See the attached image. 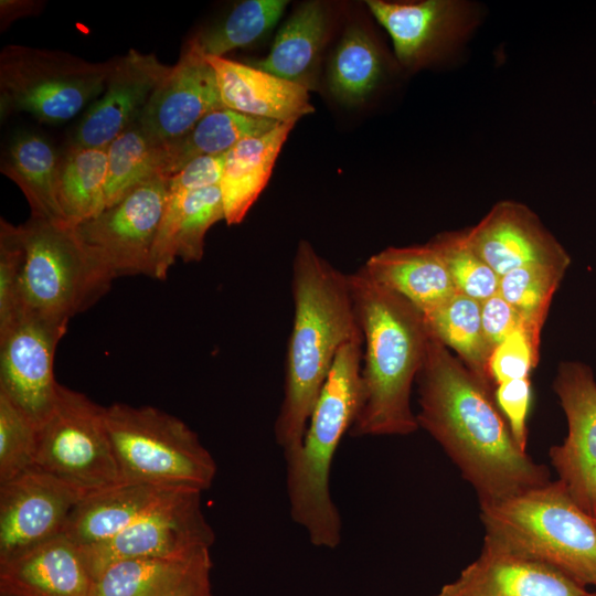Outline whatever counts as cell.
Returning <instances> with one entry per match:
<instances>
[{
  "label": "cell",
  "mask_w": 596,
  "mask_h": 596,
  "mask_svg": "<svg viewBox=\"0 0 596 596\" xmlns=\"http://www.w3.org/2000/svg\"><path fill=\"white\" fill-rule=\"evenodd\" d=\"M416 383L418 427L443 447L476 490L480 504L551 481L549 469L514 441L493 390L432 332Z\"/></svg>",
  "instance_id": "1"
},
{
  "label": "cell",
  "mask_w": 596,
  "mask_h": 596,
  "mask_svg": "<svg viewBox=\"0 0 596 596\" xmlns=\"http://www.w3.org/2000/svg\"><path fill=\"white\" fill-rule=\"evenodd\" d=\"M294 319L287 345L284 397L275 421L285 460L302 444L308 422L339 350L362 337L348 274L306 240L292 259Z\"/></svg>",
  "instance_id": "2"
},
{
  "label": "cell",
  "mask_w": 596,
  "mask_h": 596,
  "mask_svg": "<svg viewBox=\"0 0 596 596\" xmlns=\"http://www.w3.org/2000/svg\"><path fill=\"white\" fill-rule=\"evenodd\" d=\"M348 276L363 337L361 403L349 435H409L418 429L411 392L430 336L425 316L362 266Z\"/></svg>",
  "instance_id": "3"
},
{
  "label": "cell",
  "mask_w": 596,
  "mask_h": 596,
  "mask_svg": "<svg viewBox=\"0 0 596 596\" xmlns=\"http://www.w3.org/2000/svg\"><path fill=\"white\" fill-rule=\"evenodd\" d=\"M363 337L339 350L311 412L299 451L285 460L289 512L312 545L334 549L342 521L330 492V471L361 403Z\"/></svg>",
  "instance_id": "4"
},
{
  "label": "cell",
  "mask_w": 596,
  "mask_h": 596,
  "mask_svg": "<svg viewBox=\"0 0 596 596\" xmlns=\"http://www.w3.org/2000/svg\"><path fill=\"white\" fill-rule=\"evenodd\" d=\"M483 545L540 562L596 586V522L557 479L480 504Z\"/></svg>",
  "instance_id": "5"
},
{
  "label": "cell",
  "mask_w": 596,
  "mask_h": 596,
  "mask_svg": "<svg viewBox=\"0 0 596 596\" xmlns=\"http://www.w3.org/2000/svg\"><path fill=\"white\" fill-rule=\"evenodd\" d=\"M105 422L121 482L170 490L209 489L217 466L183 421L153 406L114 403Z\"/></svg>",
  "instance_id": "6"
},
{
  "label": "cell",
  "mask_w": 596,
  "mask_h": 596,
  "mask_svg": "<svg viewBox=\"0 0 596 596\" xmlns=\"http://www.w3.org/2000/svg\"><path fill=\"white\" fill-rule=\"evenodd\" d=\"M20 227L22 315L68 323L109 290L113 279L87 254L73 225L30 216Z\"/></svg>",
  "instance_id": "7"
},
{
  "label": "cell",
  "mask_w": 596,
  "mask_h": 596,
  "mask_svg": "<svg viewBox=\"0 0 596 596\" xmlns=\"http://www.w3.org/2000/svg\"><path fill=\"white\" fill-rule=\"evenodd\" d=\"M113 61L93 63L60 50L7 45L0 54V116L26 113L71 120L104 92Z\"/></svg>",
  "instance_id": "8"
},
{
  "label": "cell",
  "mask_w": 596,
  "mask_h": 596,
  "mask_svg": "<svg viewBox=\"0 0 596 596\" xmlns=\"http://www.w3.org/2000/svg\"><path fill=\"white\" fill-rule=\"evenodd\" d=\"M35 466L84 497L121 482L105 406L60 384L54 408L39 427Z\"/></svg>",
  "instance_id": "9"
},
{
  "label": "cell",
  "mask_w": 596,
  "mask_h": 596,
  "mask_svg": "<svg viewBox=\"0 0 596 596\" xmlns=\"http://www.w3.org/2000/svg\"><path fill=\"white\" fill-rule=\"evenodd\" d=\"M391 38L398 65L415 72L460 53L482 21L469 0L366 1Z\"/></svg>",
  "instance_id": "10"
},
{
  "label": "cell",
  "mask_w": 596,
  "mask_h": 596,
  "mask_svg": "<svg viewBox=\"0 0 596 596\" xmlns=\"http://www.w3.org/2000/svg\"><path fill=\"white\" fill-rule=\"evenodd\" d=\"M168 180L141 184L96 216L73 226L87 254L113 280L120 276H150Z\"/></svg>",
  "instance_id": "11"
},
{
  "label": "cell",
  "mask_w": 596,
  "mask_h": 596,
  "mask_svg": "<svg viewBox=\"0 0 596 596\" xmlns=\"http://www.w3.org/2000/svg\"><path fill=\"white\" fill-rule=\"evenodd\" d=\"M201 494L173 491L110 540L82 547L93 577L120 561L173 557L211 549L215 534L203 514Z\"/></svg>",
  "instance_id": "12"
},
{
  "label": "cell",
  "mask_w": 596,
  "mask_h": 596,
  "mask_svg": "<svg viewBox=\"0 0 596 596\" xmlns=\"http://www.w3.org/2000/svg\"><path fill=\"white\" fill-rule=\"evenodd\" d=\"M66 322L22 315L0 334V393L38 427L54 408L60 383L54 355Z\"/></svg>",
  "instance_id": "13"
},
{
  "label": "cell",
  "mask_w": 596,
  "mask_h": 596,
  "mask_svg": "<svg viewBox=\"0 0 596 596\" xmlns=\"http://www.w3.org/2000/svg\"><path fill=\"white\" fill-rule=\"evenodd\" d=\"M565 413L568 433L552 446L550 458L577 505L596 519V381L579 361L562 362L553 382Z\"/></svg>",
  "instance_id": "14"
},
{
  "label": "cell",
  "mask_w": 596,
  "mask_h": 596,
  "mask_svg": "<svg viewBox=\"0 0 596 596\" xmlns=\"http://www.w3.org/2000/svg\"><path fill=\"white\" fill-rule=\"evenodd\" d=\"M83 497L36 466L0 483V563L62 534Z\"/></svg>",
  "instance_id": "15"
},
{
  "label": "cell",
  "mask_w": 596,
  "mask_h": 596,
  "mask_svg": "<svg viewBox=\"0 0 596 596\" xmlns=\"http://www.w3.org/2000/svg\"><path fill=\"white\" fill-rule=\"evenodd\" d=\"M225 108L215 72L191 39L152 92L137 123L158 143H171L209 113Z\"/></svg>",
  "instance_id": "16"
},
{
  "label": "cell",
  "mask_w": 596,
  "mask_h": 596,
  "mask_svg": "<svg viewBox=\"0 0 596 596\" xmlns=\"http://www.w3.org/2000/svg\"><path fill=\"white\" fill-rule=\"evenodd\" d=\"M471 248L501 277L532 265H566L571 257L525 204L502 200L465 228Z\"/></svg>",
  "instance_id": "17"
},
{
  "label": "cell",
  "mask_w": 596,
  "mask_h": 596,
  "mask_svg": "<svg viewBox=\"0 0 596 596\" xmlns=\"http://www.w3.org/2000/svg\"><path fill=\"white\" fill-rule=\"evenodd\" d=\"M170 68L155 54H143L134 49L113 60L106 87L79 121L73 146L107 148L137 120Z\"/></svg>",
  "instance_id": "18"
},
{
  "label": "cell",
  "mask_w": 596,
  "mask_h": 596,
  "mask_svg": "<svg viewBox=\"0 0 596 596\" xmlns=\"http://www.w3.org/2000/svg\"><path fill=\"white\" fill-rule=\"evenodd\" d=\"M588 592L551 566L483 545L480 555L434 596H588Z\"/></svg>",
  "instance_id": "19"
},
{
  "label": "cell",
  "mask_w": 596,
  "mask_h": 596,
  "mask_svg": "<svg viewBox=\"0 0 596 596\" xmlns=\"http://www.w3.org/2000/svg\"><path fill=\"white\" fill-rule=\"evenodd\" d=\"M94 584L82 546L64 533L0 563L4 596H92Z\"/></svg>",
  "instance_id": "20"
},
{
  "label": "cell",
  "mask_w": 596,
  "mask_h": 596,
  "mask_svg": "<svg viewBox=\"0 0 596 596\" xmlns=\"http://www.w3.org/2000/svg\"><path fill=\"white\" fill-rule=\"evenodd\" d=\"M209 547L173 557L126 560L95 579L92 596H200L211 593Z\"/></svg>",
  "instance_id": "21"
},
{
  "label": "cell",
  "mask_w": 596,
  "mask_h": 596,
  "mask_svg": "<svg viewBox=\"0 0 596 596\" xmlns=\"http://www.w3.org/2000/svg\"><path fill=\"white\" fill-rule=\"evenodd\" d=\"M206 60L215 72L225 108L278 123H297L315 111L302 85L224 56Z\"/></svg>",
  "instance_id": "22"
},
{
  "label": "cell",
  "mask_w": 596,
  "mask_h": 596,
  "mask_svg": "<svg viewBox=\"0 0 596 596\" xmlns=\"http://www.w3.org/2000/svg\"><path fill=\"white\" fill-rule=\"evenodd\" d=\"M224 220L220 185L192 192L170 191L156 235L150 277L164 280L175 258L200 262L207 231Z\"/></svg>",
  "instance_id": "23"
},
{
  "label": "cell",
  "mask_w": 596,
  "mask_h": 596,
  "mask_svg": "<svg viewBox=\"0 0 596 596\" xmlns=\"http://www.w3.org/2000/svg\"><path fill=\"white\" fill-rule=\"evenodd\" d=\"M362 267L375 281L407 299L425 316L457 292L443 258L429 242L387 247L370 256Z\"/></svg>",
  "instance_id": "24"
},
{
  "label": "cell",
  "mask_w": 596,
  "mask_h": 596,
  "mask_svg": "<svg viewBox=\"0 0 596 596\" xmlns=\"http://www.w3.org/2000/svg\"><path fill=\"white\" fill-rule=\"evenodd\" d=\"M177 490L119 482L89 493L72 511L64 534L82 547L110 540Z\"/></svg>",
  "instance_id": "25"
},
{
  "label": "cell",
  "mask_w": 596,
  "mask_h": 596,
  "mask_svg": "<svg viewBox=\"0 0 596 596\" xmlns=\"http://www.w3.org/2000/svg\"><path fill=\"white\" fill-rule=\"evenodd\" d=\"M295 124L280 123L265 134L238 141L225 153L220 189L227 225L240 224L264 191Z\"/></svg>",
  "instance_id": "26"
},
{
  "label": "cell",
  "mask_w": 596,
  "mask_h": 596,
  "mask_svg": "<svg viewBox=\"0 0 596 596\" xmlns=\"http://www.w3.org/2000/svg\"><path fill=\"white\" fill-rule=\"evenodd\" d=\"M328 32V14L319 1L299 6L277 32L269 53L249 65L309 89Z\"/></svg>",
  "instance_id": "27"
},
{
  "label": "cell",
  "mask_w": 596,
  "mask_h": 596,
  "mask_svg": "<svg viewBox=\"0 0 596 596\" xmlns=\"http://www.w3.org/2000/svg\"><path fill=\"white\" fill-rule=\"evenodd\" d=\"M58 170L60 159L53 146L31 131L12 138L1 162V172L28 200L31 216L67 223L57 198Z\"/></svg>",
  "instance_id": "28"
},
{
  "label": "cell",
  "mask_w": 596,
  "mask_h": 596,
  "mask_svg": "<svg viewBox=\"0 0 596 596\" xmlns=\"http://www.w3.org/2000/svg\"><path fill=\"white\" fill-rule=\"evenodd\" d=\"M279 124L228 108L213 110L183 137L164 145L168 174L171 178L196 158L225 155L238 141L265 134Z\"/></svg>",
  "instance_id": "29"
},
{
  "label": "cell",
  "mask_w": 596,
  "mask_h": 596,
  "mask_svg": "<svg viewBox=\"0 0 596 596\" xmlns=\"http://www.w3.org/2000/svg\"><path fill=\"white\" fill-rule=\"evenodd\" d=\"M425 319L432 334L454 350L465 366L494 391L488 374L492 348L481 324V302L457 291Z\"/></svg>",
  "instance_id": "30"
},
{
  "label": "cell",
  "mask_w": 596,
  "mask_h": 596,
  "mask_svg": "<svg viewBox=\"0 0 596 596\" xmlns=\"http://www.w3.org/2000/svg\"><path fill=\"white\" fill-rule=\"evenodd\" d=\"M107 148L72 146L60 160L57 198L70 225L87 221L106 209Z\"/></svg>",
  "instance_id": "31"
},
{
  "label": "cell",
  "mask_w": 596,
  "mask_h": 596,
  "mask_svg": "<svg viewBox=\"0 0 596 596\" xmlns=\"http://www.w3.org/2000/svg\"><path fill=\"white\" fill-rule=\"evenodd\" d=\"M106 207L137 187L156 179H169L166 146L156 142L132 123L107 147Z\"/></svg>",
  "instance_id": "32"
},
{
  "label": "cell",
  "mask_w": 596,
  "mask_h": 596,
  "mask_svg": "<svg viewBox=\"0 0 596 596\" xmlns=\"http://www.w3.org/2000/svg\"><path fill=\"white\" fill-rule=\"evenodd\" d=\"M384 75L381 51L372 36L359 26L349 28L338 43L328 68L331 95L341 104H362Z\"/></svg>",
  "instance_id": "33"
},
{
  "label": "cell",
  "mask_w": 596,
  "mask_h": 596,
  "mask_svg": "<svg viewBox=\"0 0 596 596\" xmlns=\"http://www.w3.org/2000/svg\"><path fill=\"white\" fill-rule=\"evenodd\" d=\"M567 268L566 265H532L500 277L498 292L518 312L538 348L551 301Z\"/></svg>",
  "instance_id": "34"
},
{
  "label": "cell",
  "mask_w": 596,
  "mask_h": 596,
  "mask_svg": "<svg viewBox=\"0 0 596 596\" xmlns=\"http://www.w3.org/2000/svg\"><path fill=\"white\" fill-rule=\"evenodd\" d=\"M285 0H246L230 14L192 38L206 56L223 57L226 53L262 40L281 18Z\"/></svg>",
  "instance_id": "35"
},
{
  "label": "cell",
  "mask_w": 596,
  "mask_h": 596,
  "mask_svg": "<svg viewBox=\"0 0 596 596\" xmlns=\"http://www.w3.org/2000/svg\"><path fill=\"white\" fill-rule=\"evenodd\" d=\"M429 244L443 258L458 292L480 302L498 292L500 276L471 248L464 230L439 233Z\"/></svg>",
  "instance_id": "36"
},
{
  "label": "cell",
  "mask_w": 596,
  "mask_h": 596,
  "mask_svg": "<svg viewBox=\"0 0 596 596\" xmlns=\"http://www.w3.org/2000/svg\"><path fill=\"white\" fill-rule=\"evenodd\" d=\"M39 427L0 393V483L35 466Z\"/></svg>",
  "instance_id": "37"
},
{
  "label": "cell",
  "mask_w": 596,
  "mask_h": 596,
  "mask_svg": "<svg viewBox=\"0 0 596 596\" xmlns=\"http://www.w3.org/2000/svg\"><path fill=\"white\" fill-rule=\"evenodd\" d=\"M24 244L20 225L0 220V334L22 315L21 280Z\"/></svg>",
  "instance_id": "38"
},
{
  "label": "cell",
  "mask_w": 596,
  "mask_h": 596,
  "mask_svg": "<svg viewBox=\"0 0 596 596\" xmlns=\"http://www.w3.org/2000/svg\"><path fill=\"white\" fill-rule=\"evenodd\" d=\"M539 349L523 326L513 330L490 354L488 374L493 387L507 381L530 377L539 362Z\"/></svg>",
  "instance_id": "39"
},
{
  "label": "cell",
  "mask_w": 596,
  "mask_h": 596,
  "mask_svg": "<svg viewBox=\"0 0 596 596\" xmlns=\"http://www.w3.org/2000/svg\"><path fill=\"white\" fill-rule=\"evenodd\" d=\"M493 397L508 423L514 441L526 451V421L532 398L530 377L511 380L497 385Z\"/></svg>",
  "instance_id": "40"
},
{
  "label": "cell",
  "mask_w": 596,
  "mask_h": 596,
  "mask_svg": "<svg viewBox=\"0 0 596 596\" xmlns=\"http://www.w3.org/2000/svg\"><path fill=\"white\" fill-rule=\"evenodd\" d=\"M225 155L196 158L169 178L168 189L188 193L220 185Z\"/></svg>",
  "instance_id": "41"
},
{
  "label": "cell",
  "mask_w": 596,
  "mask_h": 596,
  "mask_svg": "<svg viewBox=\"0 0 596 596\" xmlns=\"http://www.w3.org/2000/svg\"><path fill=\"white\" fill-rule=\"evenodd\" d=\"M481 324L492 350L513 330L523 326L518 312L499 292L481 301Z\"/></svg>",
  "instance_id": "42"
},
{
  "label": "cell",
  "mask_w": 596,
  "mask_h": 596,
  "mask_svg": "<svg viewBox=\"0 0 596 596\" xmlns=\"http://www.w3.org/2000/svg\"><path fill=\"white\" fill-rule=\"evenodd\" d=\"M39 4H33L31 1H1V18L11 14L10 20L15 19L23 14H29L32 12L33 7ZM9 20V21H10Z\"/></svg>",
  "instance_id": "43"
},
{
  "label": "cell",
  "mask_w": 596,
  "mask_h": 596,
  "mask_svg": "<svg viewBox=\"0 0 596 596\" xmlns=\"http://www.w3.org/2000/svg\"><path fill=\"white\" fill-rule=\"evenodd\" d=\"M588 596H596V586L593 587V589L588 592Z\"/></svg>",
  "instance_id": "44"
},
{
  "label": "cell",
  "mask_w": 596,
  "mask_h": 596,
  "mask_svg": "<svg viewBox=\"0 0 596 596\" xmlns=\"http://www.w3.org/2000/svg\"><path fill=\"white\" fill-rule=\"evenodd\" d=\"M200 596H212V594H204V595H200Z\"/></svg>",
  "instance_id": "45"
},
{
  "label": "cell",
  "mask_w": 596,
  "mask_h": 596,
  "mask_svg": "<svg viewBox=\"0 0 596 596\" xmlns=\"http://www.w3.org/2000/svg\"><path fill=\"white\" fill-rule=\"evenodd\" d=\"M0 596H4V595H0Z\"/></svg>",
  "instance_id": "46"
},
{
  "label": "cell",
  "mask_w": 596,
  "mask_h": 596,
  "mask_svg": "<svg viewBox=\"0 0 596 596\" xmlns=\"http://www.w3.org/2000/svg\"><path fill=\"white\" fill-rule=\"evenodd\" d=\"M595 522H596V519H595Z\"/></svg>",
  "instance_id": "47"
}]
</instances>
